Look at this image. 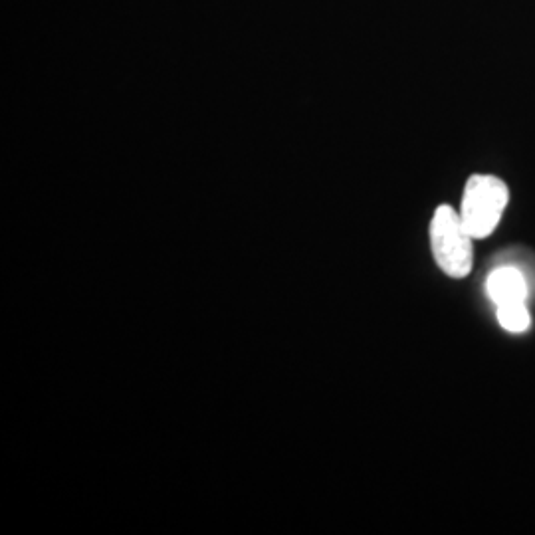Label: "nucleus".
<instances>
[{"mask_svg":"<svg viewBox=\"0 0 535 535\" xmlns=\"http://www.w3.org/2000/svg\"><path fill=\"white\" fill-rule=\"evenodd\" d=\"M430 248L438 268L450 278H466L474 264V238L460 213L440 205L430 220Z\"/></svg>","mask_w":535,"mask_h":535,"instance_id":"f257e3e1","label":"nucleus"},{"mask_svg":"<svg viewBox=\"0 0 535 535\" xmlns=\"http://www.w3.org/2000/svg\"><path fill=\"white\" fill-rule=\"evenodd\" d=\"M508 199L510 193L502 179L492 175H474L468 179L458 213L474 240L494 232L506 211Z\"/></svg>","mask_w":535,"mask_h":535,"instance_id":"f03ea898","label":"nucleus"},{"mask_svg":"<svg viewBox=\"0 0 535 535\" xmlns=\"http://www.w3.org/2000/svg\"><path fill=\"white\" fill-rule=\"evenodd\" d=\"M486 290L496 306L526 302L528 296V286L522 272L512 266L494 270L486 282Z\"/></svg>","mask_w":535,"mask_h":535,"instance_id":"7ed1b4c3","label":"nucleus"},{"mask_svg":"<svg viewBox=\"0 0 535 535\" xmlns=\"http://www.w3.org/2000/svg\"><path fill=\"white\" fill-rule=\"evenodd\" d=\"M498 321L506 331H512V333H524L532 325L526 302L498 306Z\"/></svg>","mask_w":535,"mask_h":535,"instance_id":"20e7f679","label":"nucleus"}]
</instances>
